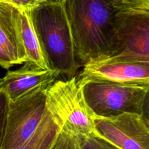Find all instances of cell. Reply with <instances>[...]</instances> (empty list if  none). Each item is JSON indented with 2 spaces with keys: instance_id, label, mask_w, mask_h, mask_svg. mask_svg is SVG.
I'll list each match as a JSON object with an SVG mask.
<instances>
[{
  "instance_id": "obj_1",
  "label": "cell",
  "mask_w": 149,
  "mask_h": 149,
  "mask_svg": "<svg viewBox=\"0 0 149 149\" xmlns=\"http://www.w3.org/2000/svg\"><path fill=\"white\" fill-rule=\"evenodd\" d=\"M63 7L81 65L111 58L117 42L118 14L126 10L123 0H65Z\"/></svg>"
},
{
  "instance_id": "obj_2",
  "label": "cell",
  "mask_w": 149,
  "mask_h": 149,
  "mask_svg": "<svg viewBox=\"0 0 149 149\" xmlns=\"http://www.w3.org/2000/svg\"><path fill=\"white\" fill-rule=\"evenodd\" d=\"M29 13L48 68L68 79L76 77L81 65L63 4L42 3Z\"/></svg>"
},
{
  "instance_id": "obj_3",
  "label": "cell",
  "mask_w": 149,
  "mask_h": 149,
  "mask_svg": "<svg viewBox=\"0 0 149 149\" xmlns=\"http://www.w3.org/2000/svg\"><path fill=\"white\" fill-rule=\"evenodd\" d=\"M47 106L61 129L76 135L95 132V116L77 77L50 84L47 91Z\"/></svg>"
},
{
  "instance_id": "obj_4",
  "label": "cell",
  "mask_w": 149,
  "mask_h": 149,
  "mask_svg": "<svg viewBox=\"0 0 149 149\" xmlns=\"http://www.w3.org/2000/svg\"><path fill=\"white\" fill-rule=\"evenodd\" d=\"M78 81L87 104L96 117L111 118L126 113L141 114L143 100L149 85Z\"/></svg>"
},
{
  "instance_id": "obj_5",
  "label": "cell",
  "mask_w": 149,
  "mask_h": 149,
  "mask_svg": "<svg viewBox=\"0 0 149 149\" xmlns=\"http://www.w3.org/2000/svg\"><path fill=\"white\" fill-rule=\"evenodd\" d=\"M49 85L39 87L13 101L9 100L0 149L17 148L36 133L48 112L47 91Z\"/></svg>"
},
{
  "instance_id": "obj_6",
  "label": "cell",
  "mask_w": 149,
  "mask_h": 149,
  "mask_svg": "<svg viewBox=\"0 0 149 149\" xmlns=\"http://www.w3.org/2000/svg\"><path fill=\"white\" fill-rule=\"evenodd\" d=\"M117 42L111 58L149 62V12L125 10L116 20Z\"/></svg>"
},
{
  "instance_id": "obj_7",
  "label": "cell",
  "mask_w": 149,
  "mask_h": 149,
  "mask_svg": "<svg viewBox=\"0 0 149 149\" xmlns=\"http://www.w3.org/2000/svg\"><path fill=\"white\" fill-rule=\"evenodd\" d=\"M95 133L120 149H149V123L138 113L94 118Z\"/></svg>"
},
{
  "instance_id": "obj_8",
  "label": "cell",
  "mask_w": 149,
  "mask_h": 149,
  "mask_svg": "<svg viewBox=\"0 0 149 149\" xmlns=\"http://www.w3.org/2000/svg\"><path fill=\"white\" fill-rule=\"evenodd\" d=\"M79 80H100L127 84L149 85V62L109 58L84 65Z\"/></svg>"
},
{
  "instance_id": "obj_9",
  "label": "cell",
  "mask_w": 149,
  "mask_h": 149,
  "mask_svg": "<svg viewBox=\"0 0 149 149\" xmlns=\"http://www.w3.org/2000/svg\"><path fill=\"white\" fill-rule=\"evenodd\" d=\"M17 10L0 1V66L5 69L27 61L19 31Z\"/></svg>"
},
{
  "instance_id": "obj_10",
  "label": "cell",
  "mask_w": 149,
  "mask_h": 149,
  "mask_svg": "<svg viewBox=\"0 0 149 149\" xmlns=\"http://www.w3.org/2000/svg\"><path fill=\"white\" fill-rule=\"evenodd\" d=\"M59 75L56 71L26 61L18 69L7 71L3 77L4 90L9 100L13 101L39 87L52 84Z\"/></svg>"
},
{
  "instance_id": "obj_11",
  "label": "cell",
  "mask_w": 149,
  "mask_h": 149,
  "mask_svg": "<svg viewBox=\"0 0 149 149\" xmlns=\"http://www.w3.org/2000/svg\"><path fill=\"white\" fill-rule=\"evenodd\" d=\"M17 10L19 31L27 55V61H31L42 68L49 69L29 11H23L19 9Z\"/></svg>"
},
{
  "instance_id": "obj_12",
  "label": "cell",
  "mask_w": 149,
  "mask_h": 149,
  "mask_svg": "<svg viewBox=\"0 0 149 149\" xmlns=\"http://www.w3.org/2000/svg\"><path fill=\"white\" fill-rule=\"evenodd\" d=\"M61 130V127L48 111L33 136L16 149H51Z\"/></svg>"
},
{
  "instance_id": "obj_13",
  "label": "cell",
  "mask_w": 149,
  "mask_h": 149,
  "mask_svg": "<svg viewBox=\"0 0 149 149\" xmlns=\"http://www.w3.org/2000/svg\"><path fill=\"white\" fill-rule=\"evenodd\" d=\"M77 136L79 149H120L95 132Z\"/></svg>"
},
{
  "instance_id": "obj_14",
  "label": "cell",
  "mask_w": 149,
  "mask_h": 149,
  "mask_svg": "<svg viewBox=\"0 0 149 149\" xmlns=\"http://www.w3.org/2000/svg\"><path fill=\"white\" fill-rule=\"evenodd\" d=\"M51 149H79L77 136L65 130L61 129Z\"/></svg>"
},
{
  "instance_id": "obj_15",
  "label": "cell",
  "mask_w": 149,
  "mask_h": 149,
  "mask_svg": "<svg viewBox=\"0 0 149 149\" xmlns=\"http://www.w3.org/2000/svg\"><path fill=\"white\" fill-rule=\"evenodd\" d=\"M4 89V79L0 78V148L4 137L9 103V99Z\"/></svg>"
},
{
  "instance_id": "obj_16",
  "label": "cell",
  "mask_w": 149,
  "mask_h": 149,
  "mask_svg": "<svg viewBox=\"0 0 149 149\" xmlns=\"http://www.w3.org/2000/svg\"><path fill=\"white\" fill-rule=\"evenodd\" d=\"M1 1L23 11H30L42 4L41 0H1Z\"/></svg>"
},
{
  "instance_id": "obj_17",
  "label": "cell",
  "mask_w": 149,
  "mask_h": 149,
  "mask_svg": "<svg viewBox=\"0 0 149 149\" xmlns=\"http://www.w3.org/2000/svg\"><path fill=\"white\" fill-rule=\"evenodd\" d=\"M127 10L149 12V0H123Z\"/></svg>"
},
{
  "instance_id": "obj_18",
  "label": "cell",
  "mask_w": 149,
  "mask_h": 149,
  "mask_svg": "<svg viewBox=\"0 0 149 149\" xmlns=\"http://www.w3.org/2000/svg\"><path fill=\"white\" fill-rule=\"evenodd\" d=\"M141 115L149 123V86L146 91L143 100Z\"/></svg>"
},
{
  "instance_id": "obj_19",
  "label": "cell",
  "mask_w": 149,
  "mask_h": 149,
  "mask_svg": "<svg viewBox=\"0 0 149 149\" xmlns=\"http://www.w3.org/2000/svg\"><path fill=\"white\" fill-rule=\"evenodd\" d=\"M65 0H41L42 3H50V4H63Z\"/></svg>"
},
{
  "instance_id": "obj_20",
  "label": "cell",
  "mask_w": 149,
  "mask_h": 149,
  "mask_svg": "<svg viewBox=\"0 0 149 149\" xmlns=\"http://www.w3.org/2000/svg\"><path fill=\"white\" fill-rule=\"evenodd\" d=\"M1 1V0H0V1Z\"/></svg>"
}]
</instances>
